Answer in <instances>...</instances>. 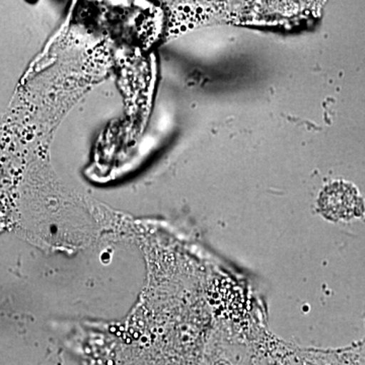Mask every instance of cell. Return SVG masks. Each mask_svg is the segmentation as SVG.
<instances>
[{"label": "cell", "instance_id": "1", "mask_svg": "<svg viewBox=\"0 0 365 365\" xmlns=\"http://www.w3.org/2000/svg\"><path fill=\"white\" fill-rule=\"evenodd\" d=\"M318 206L328 220H349L364 212V203L359 191L349 182H334L319 194Z\"/></svg>", "mask_w": 365, "mask_h": 365}]
</instances>
